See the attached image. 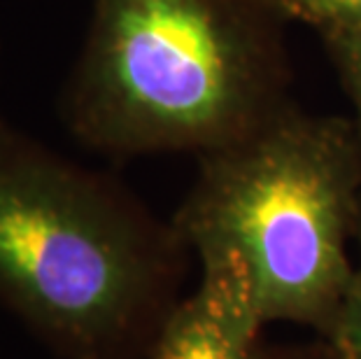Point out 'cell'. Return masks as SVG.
Listing matches in <instances>:
<instances>
[{
	"mask_svg": "<svg viewBox=\"0 0 361 359\" xmlns=\"http://www.w3.org/2000/svg\"><path fill=\"white\" fill-rule=\"evenodd\" d=\"M287 24L317 30L322 40L361 35V0H268Z\"/></svg>",
	"mask_w": 361,
	"mask_h": 359,
	"instance_id": "cell-5",
	"label": "cell"
},
{
	"mask_svg": "<svg viewBox=\"0 0 361 359\" xmlns=\"http://www.w3.org/2000/svg\"><path fill=\"white\" fill-rule=\"evenodd\" d=\"M261 324L240 278L221 269H201V285L168 312L149 359H255Z\"/></svg>",
	"mask_w": 361,
	"mask_h": 359,
	"instance_id": "cell-4",
	"label": "cell"
},
{
	"mask_svg": "<svg viewBox=\"0 0 361 359\" xmlns=\"http://www.w3.org/2000/svg\"><path fill=\"white\" fill-rule=\"evenodd\" d=\"M284 28L268 0H94L61 117L114 159L201 157L294 103Z\"/></svg>",
	"mask_w": 361,
	"mask_h": 359,
	"instance_id": "cell-1",
	"label": "cell"
},
{
	"mask_svg": "<svg viewBox=\"0 0 361 359\" xmlns=\"http://www.w3.org/2000/svg\"><path fill=\"white\" fill-rule=\"evenodd\" d=\"M359 217L361 142L352 119L289 103L201 154L173 229L201 269L245 282L264 322L329 331L355 271Z\"/></svg>",
	"mask_w": 361,
	"mask_h": 359,
	"instance_id": "cell-2",
	"label": "cell"
},
{
	"mask_svg": "<svg viewBox=\"0 0 361 359\" xmlns=\"http://www.w3.org/2000/svg\"><path fill=\"white\" fill-rule=\"evenodd\" d=\"M182 241L117 182L0 117V303L66 359L147 329Z\"/></svg>",
	"mask_w": 361,
	"mask_h": 359,
	"instance_id": "cell-3",
	"label": "cell"
},
{
	"mask_svg": "<svg viewBox=\"0 0 361 359\" xmlns=\"http://www.w3.org/2000/svg\"><path fill=\"white\" fill-rule=\"evenodd\" d=\"M355 241L359 245V259L343 301L336 310L334 322L329 327V336H331L338 359H361V217Z\"/></svg>",
	"mask_w": 361,
	"mask_h": 359,
	"instance_id": "cell-6",
	"label": "cell"
},
{
	"mask_svg": "<svg viewBox=\"0 0 361 359\" xmlns=\"http://www.w3.org/2000/svg\"><path fill=\"white\" fill-rule=\"evenodd\" d=\"M324 49L336 68L338 78L345 89V94L355 108V131L361 142V35H343V37H326Z\"/></svg>",
	"mask_w": 361,
	"mask_h": 359,
	"instance_id": "cell-7",
	"label": "cell"
}]
</instances>
